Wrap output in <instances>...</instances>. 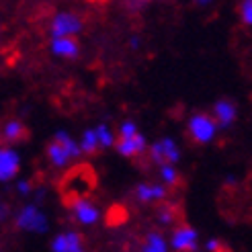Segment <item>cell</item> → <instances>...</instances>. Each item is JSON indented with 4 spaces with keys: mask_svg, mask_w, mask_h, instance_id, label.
Wrapping results in <instances>:
<instances>
[{
    "mask_svg": "<svg viewBox=\"0 0 252 252\" xmlns=\"http://www.w3.org/2000/svg\"><path fill=\"white\" fill-rule=\"evenodd\" d=\"M45 156H47V162L52 168H58V170H64L68 168L74 160H78L82 156V150H80V144L78 140H74V137L60 129L54 133L52 142L47 144L45 148Z\"/></svg>",
    "mask_w": 252,
    "mask_h": 252,
    "instance_id": "obj_1",
    "label": "cell"
},
{
    "mask_svg": "<svg viewBox=\"0 0 252 252\" xmlns=\"http://www.w3.org/2000/svg\"><path fill=\"white\" fill-rule=\"evenodd\" d=\"M220 131H221L220 125L216 123V119H213V115H209V113H193V115L187 119V133L199 146H207L211 142H216Z\"/></svg>",
    "mask_w": 252,
    "mask_h": 252,
    "instance_id": "obj_2",
    "label": "cell"
},
{
    "mask_svg": "<svg viewBox=\"0 0 252 252\" xmlns=\"http://www.w3.org/2000/svg\"><path fill=\"white\" fill-rule=\"evenodd\" d=\"M15 225L21 232L29 234H47L49 232V218L41 209L39 203H25L15 216Z\"/></svg>",
    "mask_w": 252,
    "mask_h": 252,
    "instance_id": "obj_3",
    "label": "cell"
},
{
    "mask_svg": "<svg viewBox=\"0 0 252 252\" xmlns=\"http://www.w3.org/2000/svg\"><path fill=\"white\" fill-rule=\"evenodd\" d=\"M68 213H70V220L74 223H78L80 228H93V225H96L100 221V218H103L100 207L88 195L72 197L70 205H68Z\"/></svg>",
    "mask_w": 252,
    "mask_h": 252,
    "instance_id": "obj_4",
    "label": "cell"
},
{
    "mask_svg": "<svg viewBox=\"0 0 252 252\" xmlns=\"http://www.w3.org/2000/svg\"><path fill=\"white\" fill-rule=\"evenodd\" d=\"M84 29V21L80 15L72 10H60L49 21V37L58 39V37H76L82 33Z\"/></svg>",
    "mask_w": 252,
    "mask_h": 252,
    "instance_id": "obj_5",
    "label": "cell"
},
{
    "mask_svg": "<svg viewBox=\"0 0 252 252\" xmlns=\"http://www.w3.org/2000/svg\"><path fill=\"white\" fill-rule=\"evenodd\" d=\"M148 156L156 166H164V164H174L176 166L183 158V150H181L179 142H176L174 137L164 135L148 148Z\"/></svg>",
    "mask_w": 252,
    "mask_h": 252,
    "instance_id": "obj_6",
    "label": "cell"
},
{
    "mask_svg": "<svg viewBox=\"0 0 252 252\" xmlns=\"http://www.w3.org/2000/svg\"><path fill=\"white\" fill-rule=\"evenodd\" d=\"M168 242H170V250L174 252H195L199 250V232L189 223L174 225Z\"/></svg>",
    "mask_w": 252,
    "mask_h": 252,
    "instance_id": "obj_7",
    "label": "cell"
},
{
    "mask_svg": "<svg viewBox=\"0 0 252 252\" xmlns=\"http://www.w3.org/2000/svg\"><path fill=\"white\" fill-rule=\"evenodd\" d=\"M21 154L15 146H0V183H10L19 176Z\"/></svg>",
    "mask_w": 252,
    "mask_h": 252,
    "instance_id": "obj_8",
    "label": "cell"
},
{
    "mask_svg": "<svg viewBox=\"0 0 252 252\" xmlns=\"http://www.w3.org/2000/svg\"><path fill=\"white\" fill-rule=\"evenodd\" d=\"M52 252H86L82 236L76 230H64L54 236V240L49 242Z\"/></svg>",
    "mask_w": 252,
    "mask_h": 252,
    "instance_id": "obj_9",
    "label": "cell"
},
{
    "mask_svg": "<svg viewBox=\"0 0 252 252\" xmlns=\"http://www.w3.org/2000/svg\"><path fill=\"white\" fill-rule=\"evenodd\" d=\"M166 195H168V187H164L162 183H140L133 189V197L142 205L158 203V201L166 199Z\"/></svg>",
    "mask_w": 252,
    "mask_h": 252,
    "instance_id": "obj_10",
    "label": "cell"
},
{
    "mask_svg": "<svg viewBox=\"0 0 252 252\" xmlns=\"http://www.w3.org/2000/svg\"><path fill=\"white\" fill-rule=\"evenodd\" d=\"M49 54L58 60H76L80 58V43L74 37H58L49 39Z\"/></svg>",
    "mask_w": 252,
    "mask_h": 252,
    "instance_id": "obj_11",
    "label": "cell"
},
{
    "mask_svg": "<svg viewBox=\"0 0 252 252\" xmlns=\"http://www.w3.org/2000/svg\"><path fill=\"white\" fill-rule=\"evenodd\" d=\"M211 115L216 119V123L220 125V129H230L238 119V105L230 98H221L213 105Z\"/></svg>",
    "mask_w": 252,
    "mask_h": 252,
    "instance_id": "obj_12",
    "label": "cell"
},
{
    "mask_svg": "<svg viewBox=\"0 0 252 252\" xmlns=\"http://www.w3.org/2000/svg\"><path fill=\"white\" fill-rule=\"evenodd\" d=\"M115 150L119 152V156L123 158H140L142 154L148 152V142H146V135L140 131L131 137H123V140H117Z\"/></svg>",
    "mask_w": 252,
    "mask_h": 252,
    "instance_id": "obj_13",
    "label": "cell"
},
{
    "mask_svg": "<svg viewBox=\"0 0 252 252\" xmlns=\"http://www.w3.org/2000/svg\"><path fill=\"white\" fill-rule=\"evenodd\" d=\"M25 123L19 121V119H8L4 125H2V131H0V137L4 140V146H15L19 144L21 140H25Z\"/></svg>",
    "mask_w": 252,
    "mask_h": 252,
    "instance_id": "obj_14",
    "label": "cell"
},
{
    "mask_svg": "<svg viewBox=\"0 0 252 252\" xmlns=\"http://www.w3.org/2000/svg\"><path fill=\"white\" fill-rule=\"evenodd\" d=\"M168 250H170V242L166 240V236L158 230L148 232L142 246H140V252H168Z\"/></svg>",
    "mask_w": 252,
    "mask_h": 252,
    "instance_id": "obj_15",
    "label": "cell"
},
{
    "mask_svg": "<svg viewBox=\"0 0 252 252\" xmlns=\"http://www.w3.org/2000/svg\"><path fill=\"white\" fill-rule=\"evenodd\" d=\"M94 131H96V137H98V144H100V148L103 150H109V148H115L117 146V133L111 129V125L109 123H98L96 127H94Z\"/></svg>",
    "mask_w": 252,
    "mask_h": 252,
    "instance_id": "obj_16",
    "label": "cell"
},
{
    "mask_svg": "<svg viewBox=\"0 0 252 252\" xmlns=\"http://www.w3.org/2000/svg\"><path fill=\"white\" fill-rule=\"evenodd\" d=\"M78 144H80L82 154H94V152H98V150H100V144H98V137H96L94 127L84 129L82 135H80V140H78Z\"/></svg>",
    "mask_w": 252,
    "mask_h": 252,
    "instance_id": "obj_17",
    "label": "cell"
},
{
    "mask_svg": "<svg viewBox=\"0 0 252 252\" xmlns=\"http://www.w3.org/2000/svg\"><path fill=\"white\" fill-rule=\"evenodd\" d=\"M158 176H160V183L164 187H174L176 183L181 181V174L179 168L174 164H164V166H158Z\"/></svg>",
    "mask_w": 252,
    "mask_h": 252,
    "instance_id": "obj_18",
    "label": "cell"
},
{
    "mask_svg": "<svg viewBox=\"0 0 252 252\" xmlns=\"http://www.w3.org/2000/svg\"><path fill=\"white\" fill-rule=\"evenodd\" d=\"M174 221H176V211L170 205H162L158 209V223L162 228H172Z\"/></svg>",
    "mask_w": 252,
    "mask_h": 252,
    "instance_id": "obj_19",
    "label": "cell"
},
{
    "mask_svg": "<svg viewBox=\"0 0 252 252\" xmlns=\"http://www.w3.org/2000/svg\"><path fill=\"white\" fill-rule=\"evenodd\" d=\"M119 140H123V137H131L135 133H140V127H137V123L131 121V119H125L121 125H119Z\"/></svg>",
    "mask_w": 252,
    "mask_h": 252,
    "instance_id": "obj_20",
    "label": "cell"
},
{
    "mask_svg": "<svg viewBox=\"0 0 252 252\" xmlns=\"http://www.w3.org/2000/svg\"><path fill=\"white\" fill-rule=\"evenodd\" d=\"M238 12H240V19L246 27H252V0H240Z\"/></svg>",
    "mask_w": 252,
    "mask_h": 252,
    "instance_id": "obj_21",
    "label": "cell"
},
{
    "mask_svg": "<svg viewBox=\"0 0 252 252\" xmlns=\"http://www.w3.org/2000/svg\"><path fill=\"white\" fill-rule=\"evenodd\" d=\"M150 2H152V0H125V6H127V10H131V12H140Z\"/></svg>",
    "mask_w": 252,
    "mask_h": 252,
    "instance_id": "obj_22",
    "label": "cell"
},
{
    "mask_svg": "<svg viewBox=\"0 0 252 252\" xmlns=\"http://www.w3.org/2000/svg\"><path fill=\"white\" fill-rule=\"evenodd\" d=\"M203 250L205 252H221L225 248H223L221 240H218V238H209V240H205V244H203Z\"/></svg>",
    "mask_w": 252,
    "mask_h": 252,
    "instance_id": "obj_23",
    "label": "cell"
},
{
    "mask_svg": "<svg viewBox=\"0 0 252 252\" xmlns=\"http://www.w3.org/2000/svg\"><path fill=\"white\" fill-rule=\"evenodd\" d=\"M31 183L27 181V179H21V181H17V191H19V195H23V197H27L29 193H31Z\"/></svg>",
    "mask_w": 252,
    "mask_h": 252,
    "instance_id": "obj_24",
    "label": "cell"
},
{
    "mask_svg": "<svg viewBox=\"0 0 252 252\" xmlns=\"http://www.w3.org/2000/svg\"><path fill=\"white\" fill-rule=\"evenodd\" d=\"M129 47H131V49H140V47H142V39H140V37L133 35L131 39H129Z\"/></svg>",
    "mask_w": 252,
    "mask_h": 252,
    "instance_id": "obj_25",
    "label": "cell"
},
{
    "mask_svg": "<svg viewBox=\"0 0 252 252\" xmlns=\"http://www.w3.org/2000/svg\"><path fill=\"white\" fill-rule=\"evenodd\" d=\"M193 2L197 4V6H201V8H205V6H211L216 0H193Z\"/></svg>",
    "mask_w": 252,
    "mask_h": 252,
    "instance_id": "obj_26",
    "label": "cell"
},
{
    "mask_svg": "<svg viewBox=\"0 0 252 252\" xmlns=\"http://www.w3.org/2000/svg\"><path fill=\"white\" fill-rule=\"evenodd\" d=\"M8 218V207L6 205H0V221H4Z\"/></svg>",
    "mask_w": 252,
    "mask_h": 252,
    "instance_id": "obj_27",
    "label": "cell"
},
{
    "mask_svg": "<svg viewBox=\"0 0 252 252\" xmlns=\"http://www.w3.org/2000/svg\"><path fill=\"white\" fill-rule=\"evenodd\" d=\"M225 185H228V187L236 185V176H232V174H228V176H225Z\"/></svg>",
    "mask_w": 252,
    "mask_h": 252,
    "instance_id": "obj_28",
    "label": "cell"
},
{
    "mask_svg": "<svg viewBox=\"0 0 252 252\" xmlns=\"http://www.w3.org/2000/svg\"><path fill=\"white\" fill-rule=\"evenodd\" d=\"M221 252H228V250H221Z\"/></svg>",
    "mask_w": 252,
    "mask_h": 252,
    "instance_id": "obj_29",
    "label": "cell"
},
{
    "mask_svg": "<svg viewBox=\"0 0 252 252\" xmlns=\"http://www.w3.org/2000/svg\"><path fill=\"white\" fill-rule=\"evenodd\" d=\"M0 205H2V201H0Z\"/></svg>",
    "mask_w": 252,
    "mask_h": 252,
    "instance_id": "obj_30",
    "label": "cell"
},
{
    "mask_svg": "<svg viewBox=\"0 0 252 252\" xmlns=\"http://www.w3.org/2000/svg\"><path fill=\"white\" fill-rule=\"evenodd\" d=\"M0 250H2V248H0Z\"/></svg>",
    "mask_w": 252,
    "mask_h": 252,
    "instance_id": "obj_31",
    "label": "cell"
}]
</instances>
